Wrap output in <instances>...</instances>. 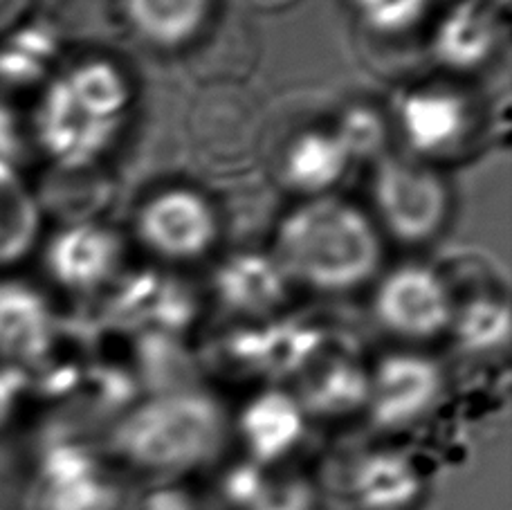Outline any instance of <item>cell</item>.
Instances as JSON below:
<instances>
[{
  "label": "cell",
  "mask_w": 512,
  "mask_h": 510,
  "mask_svg": "<svg viewBox=\"0 0 512 510\" xmlns=\"http://www.w3.org/2000/svg\"><path fill=\"white\" fill-rule=\"evenodd\" d=\"M349 162V153L333 131H306L290 142L281 173L288 187L319 198L344 178Z\"/></svg>",
  "instance_id": "obj_14"
},
{
  "label": "cell",
  "mask_w": 512,
  "mask_h": 510,
  "mask_svg": "<svg viewBox=\"0 0 512 510\" xmlns=\"http://www.w3.org/2000/svg\"><path fill=\"white\" fill-rule=\"evenodd\" d=\"M497 43L492 16L477 3H463L447 14L434 34V54L445 68L477 70L490 59Z\"/></svg>",
  "instance_id": "obj_16"
},
{
  "label": "cell",
  "mask_w": 512,
  "mask_h": 510,
  "mask_svg": "<svg viewBox=\"0 0 512 510\" xmlns=\"http://www.w3.org/2000/svg\"><path fill=\"white\" fill-rule=\"evenodd\" d=\"M21 369L23 367H16V364L9 362L0 364V423L12 412L18 403V396L25 389V376Z\"/></svg>",
  "instance_id": "obj_24"
},
{
  "label": "cell",
  "mask_w": 512,
  "mask_h": 510,
  "mask_svg": "<svg viewBox=\"0 0 512 510\" xmlns=\"http://www.w3.org/2000/svg\"><path fill=\"white\" fill-rule=\"evenodd\" d=\"M115 490L97 459L77 443H57L39 468L41 510H113Z\"/></svg>",
  "instance_id": "obj_8"
},
{
  "label": "cell",
  "mask_w": 512,
  "mask_h": 510,
  "mask_svg": "<svg viewBox=\"0 0 512 510\" xmlns=\"http://www.w3.org/2000/svg\"><path fill=\"white\" fill-rule=\"evenodd\" d=\"M41 216L16 169L0 167V266L23 259L39 239Z\"/></svg>",
  "instance_id": "obj_18"
},
{
  "label": "cell",
  "mask_w": 512,
  "mask_h": 510,
  "mask_svg": "<svg viewBox=\"0 0 512 510\" xmlns=\"http://www.w3.org/2000/svg\"><path fill=\"white\" fill-rule=\"evenodd\" d=\"M223 439V414L200 391H171L135 407L115 443L135 466L178 472L203 463Z\"/></svg>",
  "instance_id": "obj_3"
},
{
  "label": "cell",
  "mask_w": 512,
  "mask_h": 510,
  "mask_svg": "<svg viewBox=\"0 0 512 510\" xmlns=\"http://www.w3.org/2000/svg\"><path fill=\"white\" fill-rule=\"evenodd\" d=\"M470 106L447 88H418L402 97L398 124L418 156H445L470 131Z\"/></svg>",
  "instance_id": "obj_10"
},
{
  "label": "cell",
  "mask_w": 512,
  "mask_h": 510,
  "mask_svg": "<svg viewBox=\"0 0 512 510\" xmlns=\"http://www.w3.org/2000/svg\"><path fill=\"white\" fill-rule=\"evenodd\" d=\"M353 488L367 510H402L418 495V479L396 454H373L355 472Z\"/></svg>",
  "instance_id": "obj_19"
},
{
  "label": "cell",
  "mask_w": 512,
  "mask_h": 510,
  "mask_svg": "<svg viewBox=\"0 0 512 510\" xmlns=\"http://www.w3.org/2000/svg\"><path fill=\"white\" fill-rule=\"evenodd\" d=\"M214 284L221 302L234 311L263 315L283 302L290 279L270 254L245 252L218 268Z\"/></svg>",
  "instance_id": "obj_12"
},
{
  "label": "cell",
  "mask_w": 512,
  "mask_h": 510,
  "mask_svg": "<svg viewBox=\"0 0 512 510\" xmlns=\"http://www.w3.org/2000/svg\"><path fill=\"white\" fill-rule=\"evenodd\" d=\"M124 14L140 39L173 50L203 30L212 0H122Z\"/></svg>",
  "instance_id": "obj_15"
},
{
  "label": "cell",
  "mask_w": 512,
  "mask_h": 510,
  "mask_svg": "<svg viewBox=\"0 0 512 510\" xmlns=\"http://www.w3.org/2000/svg\"><path fill=\"white\" fill-rule=\"evenodd\" d=\"M137 234L158 257L191 261L214 248L218 239V214L200 191L169 187L153 194L140 207Z\"/></svg>",
  "instance_id": "obj_5"
},
{
  "label": "cell",
  "mask_w": 512,
  "mask_h": 510,
  "mask_svg": "<svg viewBox=\"0 0 512 510\" xmlns=\"http://www.w3.org/2000/svg\"><path fill=\"white\" fill-rule=\"evenodd\" d=\"M54 342V313L39 290L0 281V360L16 367L41 360Z\"/></svg>",
  "instance_id": "obj_11"
},
{
  "label": "cell",
  "mask_w": 512,
  "mask_h": 510,
  "mask_svg": "<svg viewBox=\"0 0 512 510\" xmlns=\"http://www.w3.org/2000/svg\"><path fill=\"white\" fill-rule=\"evenodd\" d=\"M337 140L349 153V158H367L376 153L384 142V126L376 113L367 108H353L346 113L344 120L337 126Z\"/></svg>",
  "instance_id": "obj_23"
},
{
  "label": "cell",
  "mask_w": 512,
  "mask_h": 510,
  "mask_svg": "<svg viewBox=\"0 0 512 510\" xmlns=\"http://www.w3.org/2000/svg\"><path fill=\"white\" fill-rule=\"evenodd\" d=\"M441 389L436 362L416 353H393L369 376L367 403L382 427H402L434 407Z\"/></svg>",
  "instance_id": "obj_7"
},
{
  "label": "cell",
  "mask_w": 512,
  "mask_h": 510,
  "mask_svg": "<svg viewBox=\"0 0 512 510\" xmlns=\"http://www.w3.org/2000/svg\"><path fill=\"white\" fill-rule=\"evenodd\" d=\"M133 102V86L113 61L88 59L48 86L34 129L41 149L63 171H81L111 149Z\"/></svg>",
  "instance_id": "obj_1"
},
{
  "label": "cell",
  "mask_w": 512,
  "mask_h": 510,
  "mask_svg": "<svg viewBox=\"0 0 512 510\" xmlns=\"http://www.w3.org/2000/svg\"><path fill=\"white\" fill-rule=\"evenodd\" d=\"M355 7L371 32L398 36L423 21L429 0H355Z\"/></svg>",
  "instance_id": "obj_22"
},
{
  "label": "cell",
  "mask_w": 512,
  "mask_h": 510,
  "mask_svg": "<svg viewBox=\"0 0 512 510\" xmlns=\"http://www.w3.org/2000/svg\"><path fill=\"white\" fill-rule=\"evenodd\" d=\"M369 376L351 362H333L313 373L306 396L317 412L340 414L367 403Z\"/></svg>",
  "instance_id": "obj_20"
},
{
  "label": "cell",
  "mask_w": 512,
  "mask_h": 510,
  "mask_svg": "<svg viewBox=\"0 0 512 510\" xmlns=\"http://www.w3.org/2000/svg\"><path fill=\"white\" fill-rule=\"evenodd\" d=\"M272 257L290 281L337 293L376 275L382 245L376 227L358 207L319 196L283 218Z\"/></svg>",
  "instance_id": "obj_2"
},
{
  "label": "cell",
  "mask_w": 512,
  "mask_h": 510,
  "mask_svg": "<svg viewBox=\"0 0 512 510\" xmlns=\"http://www.w3.org/2000/svg\"><path fill=\"white\" fill-rule=\"evenodd\" d=\"M373 198L387 230L407 243H423L450 216V189L434 169L416 160L389 158L378 167Z\"/></svg>",
  "instance_id": "obj_4"
},
{
  "label": "cell",
  "mask_w": 512,
  "mask_h": 510,
  "mask_svg": "<svg viewBox=\"0 0 512 510\" xmlns=\"http://www.w3.org/2000/svg\"><path fill=\"white\" fill-rule=\"evenodd\" d=\"M373 311L384 329L407 340H429L452 326L450 288L425 266H400L380 281Z\"/></svg>",
  "instance_id": "obj_6"
},
{
  "label": "cell",
  "mask_w": 512,
  "mask_h": 510,
  "mask_svg": "<svg viewBox=\"0 0 512 510\" xmlns=\"http://www.w3.org/2000/svg\"><path fill=\"white\" fill-rule=\"evenodd\" d=\"M122 243L104 225L75 223L52 236L45 266L54 281L70 290H95L111 281L120 266Z\"/></svg>",
  "instance_id": "obj_9"
},
{
  "label": "cell",
  "mask_w": 512,
  "mask_h": 510,
  "mask_svg": "<svg viewBox=\"0 0 512 510\" xmlns=\"http://www.w3.org/2000/svg\"><path fill=\"white\" fill-rule=\"evenodd\" d=\"M319 346L315 331L281 322L245 331L234 342V355L263 373H290L306 367Z\"/></svg>",
  "instance_id": "obj_17"
},
{
  "label": "cell",
  "mask_w": 512,
  "mask_h": 510,
  "mask_svg": "<svg viewBox=\"0 0 512 510\" xmlns=\"http://www.w3.org/2000/svg\"><path fill=\"white\" fill-rule=\"evenodd\" d=\"M30 0H0V36L9 34L21 21Z\"/></svg>",
  "instance_id": "obj_25"
},
{
  "label": "cell",
  "mask_w": 512,
  "mask_h": 510,
  "mask_svg": "<svg viewBox=\"0 0 512 510\" xmlns=\"http://www.w3.org/2000/svg\"><path fill=\"white\" fill-rule=\"evenodd\" d=\"M241 434L256 461L272 463L299 443L304 434V409L286 391H263L243 409Z\"/></svg>",
  "instance_id": "obj_13"
},
{
  "label": "cell",
  "mask_w": 512,
  "mask_h": 510,
  "mask_svg": "<svg viewBox=\"0 0 512 510\" xmlns=\"http://www.w3.org/2000/svg\"><path fill=\"white\" fill-rule=\"evenodd\" d=\"M452 326L456 338L470 351H490L508 340L510 311L506 302L492 297L472 299L461 311H454Z\"/></svg>",
  "instance_id": "obj_21"
}]
</instances>
